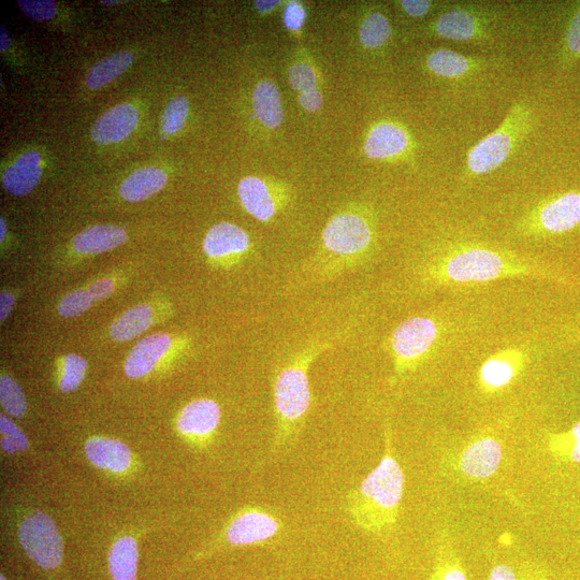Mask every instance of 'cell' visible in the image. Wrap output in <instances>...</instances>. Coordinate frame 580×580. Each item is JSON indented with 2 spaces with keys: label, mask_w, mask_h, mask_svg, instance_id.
Here are the masks:
<instances>
[{
  "label": "cell",
  "mask_w": 580,
  "mask_h": 580,
  "mask_svg": "<svg viewBox=\"0 0 580 580\" xmlns=\"http://www.w3.org/2000/svg\"><path fill=\"white\" fill-rule=\"evenodd\" d=\"M412 139L408 130L393 122L375 125L365 142V153L372 159H393L410 151Z\"/></svg>",
  "instance_id": "cell-15"
},
{
  "label": "cell",
  "mask_w": 580,
  "mask_h": 580,
  "mask_svg": "<svg viewBox=\"0 0 580 580\" xmlns=\"http://www.w3.org/2000/svg\"><path fill=\"white\" fill-rule=\"evenodd\" d=\"M488 580H547V577L531 564L501 563L491 570Z\"/></svg>",
  "instance_id": "cell-33"
},
{
  "label": "cell",
  "mask_w": 580,
  "mask_h": 580,
  "mask_svg": "<svg viewBox=\"0 0 580 580\" xmlns=\"http://www.w3.org/2000/svg\"><path fill=\"white\" fill-rule=\"evenodd\" d=\"M501 19L498 6L484 4H444L427 29L440 39L454 42L489 41Z\"/></svg>",
  "instance_id": "cell-5"
},
{
  "label": "cell",
  "mask_w": 580,
  "mask_h": 580,
  "mask_svg": "<svg viewBox=\"0 0 580 580\" xmlns=\"http://www.w3.org/2000/svg\"><path fill=\"white\" fill-rule=\"evenodd\" d=\"M279 4L280 2H272V0H269V2H256L255 6L260 12L266 13L277 7Z\"/></svg>",
  "instance_id": "cell-45"
},
{
  "label": "cell",
  "mask_w": 580,
  "mask_h": 580,
  "mask_svg": "<svg viewBox=\"0 0 580 580\" xmlns=\"http://www.w3.org/2000/svg\"><path fill=\"white\" fill-rule=\"evenodd\" d=\"M139 551L137 542L125 536L114 543L109 554V570L113 580H136Z\"/></svg>",
  "instance_id": "cell-25"
},
{
  "label": "cell",
  "mask_w": 580,
  "mask_h": 580,
  "mask_svg": "<svg viewBox=\"0 0 580 580\" xmlns=\"http://www.w3.org/2000/svg\"><path fill=\"white\" fill-rule=\"evenodd\" d=\"M0 34H2V36H0V42H2L0 48L2 49L0 50H2V52H5L11 45V39L4 27H2V32H0Z\"/></svg>",
  "instance_id": "cell-46"
},
{
  "label": "cell",
  "mask_w": 580,
  "mask_h": 580,
  "mask_svg": "<svg viewBox=\"0 0 580 580\" xmlns=\"http://www.w3.org/2000/svg\"><path fill=\"white\" fill-rule=\"evenodd\" d=\"M18 5L28 18L38 22L51 20L57 10L51 0H19Z\"/></svg>",
  "instance_id": "cell-39"
},
{
  "label": "cell",
  "mask_w": 580,
  "mask_h": 580,
  "mask_svg": "<svg viewBox=\"0 0 580 580\" xmlns=\"http://www.w3.org/2000/svg\"><path fill=\"white\" fill-rule=\"evenodd\" d=\"M404 472L386 434L385 453L377 466L347 499L354 524L369 533H384L395 527L404 495Z\"/></svg>",
  "instance_id": "cell-2"
},
{
  "label": "cell",
  "mask_w": 580,
  "mask_h": 580,
  "mask_svg": "<svg viewBox=\"0 0 580 580\" xmlns=\"http://www.w3.org/2000/svg\"><path fill=\"white\" fill-rule=\"evenodd\" d=\"M435 285L483 284L515 278L562 280L548 268L516 253L491 249L475 243L449 244L427 268Z\"/></svg>",
  "instance_id": "cell-1"
},
{
  "label": "cell",
  "mask_w": 580,
  "mask_h": 580,
  "mask_svg": "<svg viewBox=\"0 0 580 580\" xmlns=\"http://www.w3.org/2000/svg\"><path fill=\"white\" fill-rule=\"evenodd\" d=\"M439 5V4H438ZM437 3L430 2V0H402L400 7L402 11L411 18L422 19L432 12Z\"/></svg>",
  "instance_id": "cell-40"
},
{
  "label": "cell",
  "mask_w": 580,
  "mask_h": 580,
  "mask_svg": "<svg viewBox=\"0 0 580 580\" xmlns=\"http://www.w3.org/2000/svg\"><path fill=\"white\" fill-rule=\"evenodd\" d=\"M243 208L259 222L271 221L278 212V203L269 186L259 178L243 179L238 188Z\"/></svg>",
  "instance_id": "cell-19"
},
{
  "label": "cell",
  "mask_w": 580,
  "mask_h": 580,
  "mask_svg": "<svg viewBox=\"0 0 580 580\" xmlns=\"http://www.w3.org/2000/svg\"><path fill=\"white\" fill-rule=\"evenodd\" d=\"M93 297L89 290H76L67 295L58 306V313L63 317L71 318L82 315L93 304Z\"/></svg>",
  "instance_id": "cell-37"
},
{
  "label": "cell",
  "mask_w": 580,
  "mask_h": 580,
  "mask_svg": "<svg viewBox=\"0 0 580 580\" xmlns=\"http://www.w3.org/2000/svg\"><path fill=\"white\" fill-rule=\"evenodd\" d=\"M139 122L137 109L130 104L116 106L95 122L92 138L99 144H112L125 140L134 133Z\"/></svg>",
  "instance_id": "cell-16"
},
{
  "label": "cell",
  "mask_w": 580,
  "mask_h": 580,
  "mask_svg": "<svg viewBox=\"0 0 580 580\" xmlns=\"http://www.w3.org/2000/svg\"><path fill=\"white\" fill-rule=\"evenodd\" d=\"M253 105L261 124L268 128H277L283 123L281 94L273 82L263 81L257 84L253 93Z\"/></svg>",
  "instance_id": "cell-24"
},
{
  "label": "cell",
  "mask_w": 580,
  "mask_h": 580,
  "mask_svg": "<svg viewBox=\"0 0 580 580\" xmlns=\"http://www.w3.org/2000/svg\"><path fill=\"white\" fill-rule=\"evenodd\" d=\"M134 55L122 51L104 58L95 64L87 74L85 83L90 90H97L120 77L133 64Z\"/></svg>",
  "instance_id": "cell-28"
},
{
  "label": "cell",
  "mask_w": 580,
  "mask_h": 580,
  "mask_svg": "<svg viewBox=\"0 0 580 580\" xmlns=\"http://www.w3.org/2000/svg\"><path fill=\"white\" fill-rule=\"evenodd\" d=\"M251 239L241 227L221 223L213 226L203 241V251L216 261L240 258L249 252Z\"/></svg>",
  "instance_id": "cell-14"
},
{
  "label": "cell",
  "mask_w": 580,
  "mask_h": 580,
  "mask_svg": "<svg viewBox=\"0 0 580 580\" xmlns=\"http://www.w3.org/2000/svg\"><path fill=\"white\" fill-rule=\"evenodd\" d=\"M374 232L366 217L357 213H341L332 217L323 234L326 251L339 258L338 266L358 264L373 244Z\"/></svg>",
  "instance_id": "cell-8"
},
{
  "label": "cell",
  "mask_w": 580,
  "mask_h": 580,
  "mask_svg": "<svg viewBox=\"0 0 580 580\" xmlns=\"http://www.w3.org/2000/svg\"><path fill=\"white\" fill-rule=\"evenodd\" d=\"M113 289V282L110 279H104L94 283L89 292L94 300H103L112 294Z\"/></svg>",
  "instance_id": "cell-43"
},
{
  "label": "cell",
  "mask_w": 580,
  "mask_h": 580,
  "mask_svg": "<svg viewBox=\"0 0 580 580\" xmlns=\"http://www.w3.org/2000/svg\"><path fill=\"white\" fill-rule=\"evenodd\" d=\"M304 19H306V11L298 3H290L285 11L284 22L285 25L292 29V31H298L301 28Z\"/></svg>",
  "instance_id": "cell-41"
},
{
  "label": "cell",
  "mask_w": 580,
  "mask_h": 580,
  "mask_svg": "<svg viewBox=\"0 0 580 580\" xmlns=\"http://www.w3.org/2000/svg\"><path fill=\"white\" fill-rule=\"evenodd\" d=\"M85 454L94 466L116 473L126 471L132 462L129 448L124 443L111 439L94 438L87 441Z\"/></svg>",
  "instance_id": "cell-21"
},
{
  "label": "cell",
  "mask_w": 580,
  "mask_h": 580,
  "mask_svg": "<svg viewBox=\"0 0 580 580\" xmlns=\"http://www.w3.org/2000/svg\"><path fill=\"white\" fill-rule=\"evenodd\" d=\"M0 432L5 452L9 454L22 452L28 447L26 435L5 415L0 416Z\"/></svg>",
  "instance_id": "cell-36"
},
{
  "label": "cell",
  "mask_w": 580,
  "mask_h": 580,
  "mask_svg": "<svg viewBox=\"0 0 580 580\" xmlns=\"http://www.w3.org/2000/svg\"><path fill=\"white\" fill-rule=\"evenodd\" d=\"M188 115V100L179 96L170 101L163 114L162 126L164 133L174 135L180 132Z\"/></svg>",
  "instance_id": "cell-34"
},
{
  "label": "cell",
  "mask_w": 580,
  "mask_h": 580,
  "mask_svg": "<svg viewBox=\"0 0 580 580\" xmlns=\"http://www.w3.org/2000/svg\"><path fill=\"white\" fill-rule=\"evenodd\" d=\"M527 365V355L511 347L491 355L477 373V386L485 395H495L511 386Z\"/></svg>",
  "instance_id": "cell-11"
},
{
  "label": "cell",
  "mask_w": 580,
  "mask_h": 580,
  "mask_svg": "<svg viewBox=\"0 0 580 580\" xmlns=\"http://www.w3.org/2000/svg\"><path fill=\"white\" fill-rule=\"evenodd\" d=\"M171 344L172 340L166 333H156L140 340L125 362L127 376L139 379L152 372L170 350Z\"/></svg>",
  "instance_id": "cell-18"
},
{
  "label": "cell",
  "mask_w": 580,
  "mask_h": 580,
  "mask_svg": "<svg viewBox=\"0 0 580 580\" xmlns=\"http://www.w3.org/2000/svg\"><path fill=\"white\" fill-rule=\"evenodd\" d=\"M87 364L84 358L70 354L64 361V372L60 382L63 393L76 390L84 380Z\"/></svg>",
  "instance_id": "cell-35"
},
{
  "label": "cell",
  "mask_w": 580,
  "mask_h": 580,
  "mask_svg": "<svg viewBox=\"0 0 580 580\" xmlns=\"http://www.w3.org/2000/svg\"><path fill=\"white\" fill-rule=\"evenodd\" d=\"M440 336L434 319L416 316L406 319L389 338V353L397 375L413 371L432 350Z\"/></svg>",
  "instance_id": "cell-7"
},
{
  "label": "cell",
  "mask_w": 580,
  "mask_h": 580,
  "mask_svg": "<svg viewBox=\"0 0 580 580\" xmlns=\"http://www.w3.org/2000/svg\"><path fill=\"white\" fill-rule=\"evenodd\" d=\"M283 527V521L277 513L264 506H253L230 521L225 539L232 546L265 544L277 538Z\"/></svg>",
  "instance_id": "cell-10"
},
{
  "label": "cell",
  "mask_w": 580,
  "mask_h": 580,
  "mask_svg": "<svg viewBox=\"0 0 580 580\" xmlns=\"http://www.w3.org/2000/svg\"><path fill=\"white\" fill-rule=\"evenodd\" d=\"M535 114L525 100L516 101L503 121L470 149L463 176L474 180L500 169L532 134Z\"/></svg>",
  "instance_id": "cell-4"
},
{
  "label": "cell",
  "mask_w": 580,
  "mask_h": 580,
  "mask_svg": "<svg viewBox=\"0 0 580 580\" xmlns=\"http://www.w3.org/2000/svg\"><path fill=\"white\" fill-rule=\"evenodd\" d=\"M546 443L556 460L580 464V422L568 431L548 433Z\"/></svg>",
  "instance_id": "cell-29"
},
{
  "label": "cell",
  "mask_w": 580,
  "mask_h": 580,
  "mask_svg": "<svg viewBox=\"0 0 580 580\" xmlns=\"http://www.w3.org/2000/svg\"><path fill=\"white\" fill-rule=\"evenodd\" d=\"M431 580H468L456 551L448 543L439 550Z\"/></svg>",
  "instance_id": "cell-31"
},
{
  "label": "cell",
  "mask_w": 580,
  "mask_h": 580,
  "mask_svg": "<svg viewBox=\"0 0 580 580\" xmlns=\"http://www.w3.org/2000/svg\"><path fill=\"white\" fill-rule=\"evenodd\" d=\"M580 61V2L572 7L565 22L558 52L562 71H571Z\"/></svg>",
  "instance_id": "cell-27"
},
{
  "label": "cell",
  "mask_w": 580,
  "mask_h": 580,
  "mask_svg": "<svg viewBox=\"0 0 580 580\" xmlns=\"http://www.w3.org/2000/svg\"><path fill=\"white\" fill-rule=\"evenodd\" d=\"M288 81L290 86L297 92H308L315 89L316 75L310 65L296 64L288 71Z\"/></svg>",
  "instance_id": "cell-38"
},
{
  "label": "cell",
  "mask_w": 580,
  "mask_h": 580,
  "mask_svg": "<svg viewBox=\"0 0 580 580\" xmlns=\"http://www.w3.org/2000/svg\"><path fill=\"white\" fill-rule=\"evenodd\" d=\"M580 226V190L547 198L534 206L516 225L517 234L544 238L567 234Z\"/></svg>",
  "instance_id": "cell-6"
},
{
  "label": "cell",
  "mask_w": 580,
  "mask_h": 580,
  "mask_svg": "<svg viewBox=\"0 0 580 580\" xmlns=\"http://www.w3.org/2000/svg\"><path fill=\"white\" fill-rule=\"evenodd\" d=\"M127 241L126 232L113 225H97L85 229L74 240L76 252L100 254L119 248Z\"/></svg>",
  "instance_id": "cell-22"
},
{
  "label": "cell",
  "mask_w": 580,
  "mask_h": 580,
  "mask_svg": "<svg viewBox=\"0 0 580 580\" xmlns=\"http://www.w3.org/2000/svg\"><path fill=\"white\" fill-rule=\"evenodd\" d=\"M221 418L219 404L210 399H199L185 406L179 416L178 428L187 437L206 439L219 427Z\"/></svg>",
  "instance_id": "cell-17"
},
{
  "label": "cell",
  "mask_w": 580,
  "mask_h": 580,
  "mask_svg": "<svg viewBox=\"0 0 580 580\" xmlns=\"http://www.w3.org/2000/svg\"><path fill=\"white\" fill-rule=\"evenodd\" d=\"M503 457L501 443L492 435L473 438L458 457V469L470 480H485L500 468Z\"/></svg>",
  "instance_id": "cell-12"
},
{
  "label": "cell",
  "mask_w": 580,
  "mask_h": 580,
  "mask_svg": "<svg viewBox=\"0 0 580 580\" xmlns=\"http://www.w3.org/2000/svg\"><path fill=\"white\" fill-rule=\"evenodd\" d=\"M0 580H7L4 575L0 576Z\"/></svg>",
  "instance_id": "cell-48"
},
{
  "label": "cell",
  "mask_w": 580,
  "mask_h": 580,
  "mask_svg": "<svg viewBox=\"0 0 580 580\" xmlns=\"http://www.w3.org/2000/svg\"><path fill=\"white\" fill-rule=\"evenodd\" d=\"M329 343L309 344L290 358L275 375L273 383L275 427L273 453L284 451L298 437L306 423L312 402L310 369Z\"/></svg>",
  "instance_id": "cell-3"
},
{
  "label": "cell",
  "mask_w": 580,
  "mask_h": 580,
  "mask_svg": "<svg viewBox=\"0 0 580 580\" xmlns=\"http://www.w3.org/2000/svg\"><path fill=\"white\" fill-rule=\"evenodd\" d=\"M299 103L303 109L315 112L323 105V96L317 89L304 92L299 96Z\"/></svg>",
  "instance_id": "cell-42"
},
{
  "label": "cell",
  "mask_w": 580,
  "mask_h": 580,
  "mask_svg": "<svg viewBox=\"0 0 580 580\" xmlns=\"http://www.w3.org/2000/svg\"><path fill=\"white\" fill-rule=\"evenodd\" d=\"M167 183V174L158 168L139 169L122 183L120 194L129 202H140L162 191Z\"/></svg>",
  "instance_id": "cell-23"
},
{
  "label": "cell",
  "mask_w": 580,
  "mask_h": 580,
  "mask_svg": "<svg viewBox=\"0 0 580 580\" xmlns=\"http://www.w3.org/2000/svg\"><path fill=\"white\" fill-rule=\"evenodd\" d=\"M0 401L11 416L21 418L27 410L26 399L19 384L7 375L0 377Z\"/></svg>",
  "instance_id": "cell-32"
},
{
  "label": "cell",
  "mask_w": 580,
  "mask_h": 580,
  "mask_svg": "<svg viewBox=\"0 0 580 580\" xmlns=\"http://www.w3.org/2000/svg\"><path fill=\"white\" fill-rule=\"evenodd\" d=\"M26 555L43 569H56L64 558V544L53 519L41 512L26 517L19 531Z\"/></svg>",
  "instance_id": "cell-9"
},
{
  "label": "cell",
  "mask_w": 580,
  "mask_h": 580,
  "mask_svg": "<svg viewBox=\"0 0 580 580\" xmlns=\"http://www.w3.org/2000/svg\"><path fill=\"white\" fill-rule=\"evenodd\" d=\"M41 177V156L27 152L19 157L3 174L5 190L12 195L24 196L31 193Z\"/></svg>",
  "instance_id": "cell-20"
},
{
  "label": "cell",
  "mask_w": 580,
  "mask_h": 580,
  "mask_svg": "<svg viewBox=\"0 0 580 580\" xmlns=\"http://www.w3.org/2000/svg\"><path fill=\"white\" fill-rule=\"evenodd\" d=\"M14 306V297L8 292H2L0 295V321L4 322L9 316Z\"/></svg>",
  "instance_id": "cell-44"
},
{
  "label": "cell",
  "mask_w": 580,
  "mask_h": 580,
  "mask_svg": "<svg viewBox=\"0 0 580 580\" xmlns=\"http://www.w3.org/2000/svg\"><path fill=\"white\" fill-rule=\"evenodd\" d=\"M425 65L434 77L448 82H462L480 75L491 66V62L488 58L441 48L428 54Z\"/></svg>",
  "instance_id": "cell-13"
},
{
  "label": "cell",
  "mask_w": 580,
  "mask_h": 580,
  "mask_svg": "<svg viewBox=\"0 0 580 580\" xmlns=\"http://www.w3.org/2000/svg\"><path fill=\"white\" fill-rule=\"evenodd\" d=\"M391 35H393V27L382 12L370 13L360 26V41L368 49L383 48L390 40Z\"/></svg>",
  "instance_id": "cell-30"
},
{
  "label": "cell",
  "mask_w": 580,
  "mask_h": 580,
  "mask_svg": "<svg viewBox=\"0 0 580 580\" xmlns=\"http://www.w3.org/2000/svg\"><path fill=\"white\" fill-rule=\"evenodd\" d=\"M6 232H7L6 223H5V220L2 219V220H0V241H4V238L6 236Z\"/></svg>",
  "instance_id": "cell-47"
},
{
  "label": "cell",
  "mask_w": 580,
  "mask_h": 580,
  "mask_svg": "<svg viewBox=\"0 0 580 580\" xmlns=\"http://www.w3.org/2000/svg\"><path fill=\"white\" fill-rule=\"evenodd\" d=\"M152 323V308L148 304H141L116 319L110 328V335L114 341L127 342L142 335Z\"/></svg>",
  "instance_id": "cell-26"
}]
</instances>
